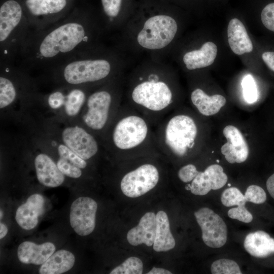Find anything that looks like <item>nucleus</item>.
<instances>
[{"instance_id":"obj_1","label":"nucleus","mask_w":274,"mask_h":274,"mask_svg":"<svg viewBox=\"0 0 274 274\" xmlns=\"http://www.w3.org/2000/svg\"><path fill=\"white\" fill-rule=\"evenodd\" d=\"M89 39L88 26L79 16L30 31L19 54L21 64L51 69L84 53Z\"/></svg>"},{"instance_id":"obj_2","label":"nucleus","mask_w":274,"mask_h":274,"mask_svg":"<svg viewBox=\"0 0 274 274\" xmlns=\"http://www.w3.org/2000/svg\"><path fill=\"white\" fill-rule=\"evenodd\" d=\"M106 148L124 158L159 155L154 127L149 121L128 104L121 105L102 135Z\"/></svg>"},{"instance_id":"obj_3","label":"nucleus","mask_w":274,"mask_h":274,"mask_svg":"<svg viewBox=\"0 0 274 274\" xmlns=\"http://www.w3.org/2000/svg\"><path fill=\"white\" fill-rule=\"evenodd\" d=\"M154 132L162 156L183 158L194 149L198 130L191 116L178 113L168 114L154 127Z\"/></svg>"},{"instance_id":"obj_4","label":"nucleus","mask_w":274,"mask_h":274,"mask_svg":"<svg viewBox=\"0 0 274 274\" xmlns=\"http://www.w3.org/2000/svg\"><path fill=\"white\" fill-rule=\"evenodd\" d=\"M139 79L140 82L133 88L127 104L145 117L154 127L170 113L173 94L168 85L156 74H150L147 80L140 77Z\"/></svg>"},{"instance_id":"obj_5","label":"nucleus","mask_w":274,"mask_h":274,"mask_svg":"<svg viewBox=\"0 0 274 274\" xmlns=\"http://www.w3.org/2000/svg\"><path fill=\"white\" fill-rule=\"evenodd\" d=\"M29 32L20 4L15 0L4 2L0 8L1 61L12 62L19 55Z\"/></svg>"},{"instance_id":"obj_6","label":"nucleus","mask_w":274,"mask_h":274,"mask_svg":"<svg viewBox=\"0 0 274 274\" xmlns=\"http://www.w3.org/2000/svg\"><path fill=\"white\" fill-rule=\"evenodd\" d=\"M51 69L64 83L80 86L105 80L112 66L106 59L85 58L83 53Z\"/></svg>"},{"instance_id":"obj_7","label":"nucleus","mask_w":274,"mask_h":274,"mask_svg":"<svg viewBox=\"0 0 274 274\" xmlns=\"http://www.w3.org/2000/svg\"><path fill=\"white\" fill-rule=\"evenodd\" d=\"M121 106L119 102L114 100L112 93L109 91H96L87 99L83 122L90 130L102 135Z\"/></svg>"},{"instance_id":"obj_8","label":"nucleus","mask_w":274,"mask_h":274,"mask_svg":"<svg viewBox=\"0 0 274 274\" xmlns=\"http://www.w3.org/2000/svg\"><path fill=\"white\" fill-rule=\"evenodd\" d=\"M177 28V22L172 17L164 15L154 16L145 22L138 35L137 40L145 48L161 49L172 42Z\"/></svg>"},{"instance_id":"obj_9","label":"nucleus","mask_w":274,"mask_h":274,"mask_svg":"<svg viewBox=\"0 0 274 274\" xmlns=\"http://www.w3.org/2000/svg\"><path fill=\"white\" fill-rule=\"evenodd\" d=\"M160 179L157 167L145 162L124 175L120 181L123 193L131 198L140 196L153 189Z\"/></svg>"},{"instance_id":"obj_10","label":"nucleus","mask_w":274,"mask_h":274,"mask_svg":"<svg viewBox=\"0 0 274 274\" xmlns=\"http://www.w3.org/2000/svg\"><path fill=\"white\" fill-rule=\"evenodd\" d=\"M67 2V0H26L30 30H41L60 20L56 15L64 10Z\"/></svg>"},{"instance_id":"obj_11","label":"nucleus","mask_w":274,"mask_h":274,"mask_svg":"<svg viewBox=\"0 0 274 274\" xmlns=\"http://www.w3.org/2000/svg\"><path fill=\"white\" fill-rule=\"evenodd\" d=\"M202 231V239L208 247L219 248L227 239V227L222 218L212 210L203 207L194 213Z\"/></svg>"},{"instance_id":"obj_12","label":"nucleus","mask_w":274,"mask_h":274,"mask_svg":"<svg viewBox=\"0 0 274 274\" xmlns=\"http://www.w3.org/2000/svg\"><path fill=\"white\" fill-rule=\"evenodd\" d=\"M61 138L63 144L86 160L94 157L100 150V145L96 138L78 126L64 128Z\"/></svg>"},{"instance_id":"obj_13","label":"nucleus","mask_w":274,"mask_h":274,"mask_svg":"<svg viewBox=\"0 0 274 274\" xmlns=\"http://www.w3.org/2000/svg\"><path fill=\"white\" fill-rule=\"evenodd\" d=\"M96 202L91 198L80 197L71 204L70 224L75 232L81 236L91 233L95 226Z\"/></svg>"},{"instance_id":"obj_14","label":"nucleus","mask_w":274,"mask_h":274,"mask_svg":"<svg viewBox=\"0 0 274 274\" xmlns=\"http://www.w3.org/2000/svg\"><path fill=\"white\" fill-rule=\"evenodd\" d=\"M223 133L227 142L221 147V151L225 159L231 164L245 161L249 155V148L239 130L229 125L224 127Z\"/></svg>"},{"instance_id":"obj_15","label":"nucleus","mask_w":274,"mask_h":274,"mask_svg":"<svg viewBox=\"0 0 274 274\" xmlns=\"http://www.w3.org/2000/svg\"><path fill=\"white\" fill-rule=\"evenodd\" d=\"M45 199L39 194L30 195L25 203L20 206L16 212L15 219L23 229L31 230L37 225L39 217L44 209Z\"/></svg>"},{"instance_id":"obj_16","label":"nucleus","mask_w":274,"mask_h":274,"mask_svg":"<svg viewBox=\"0 0 274 274\" xmlns=\"http://www.w3.org/2000/svg\"><path fill=\"white\" fill-rule=\"evenodd\" d=\"M35 166L39 182L48 187H57L64 182V175L48 155L40 153L35 159Z\"/></svg>"},{"instance_id":"obj_17","label":"nucleus","mask_w":274,"mask_h":274,"mask_svg":"<svg viewBox=\"0 0 274 274\" xmlns=\"http://www.w3.org/2000/svg\"><path fill=\"white\" fill-rule=\"evenodd\" d=\"M156 230V215L152 212H147L141 218L138 225L128 231L127 239L132 246L144 244L150 247L154 244Z\"/></svg>"},{"instance_id":"obj_18","label":"nucleus","mask_w":274,"mask_h":274,"mask_svg":"<svg viewBox=\"0 0 274 274\" xmlns=\"http://www.w3.org/2000/svg\"><path fill=\"white\" fill-rule=\"evenodd\" d=\"M55 249V245L51 242L37 245L31 242L25 241L19 246L17 256L23 263L41 265L54 253Z\"/></svg>"},{"instance_id":"obj_19","label":"nucleus","mask_w":274,"mask_h":274,"mask_svg":"<svg viewBox=\"0 0 274 274\" xmlns=\"http://www.w3.org/2000/svg\"><path fill=\"white\" fill-rule=\"evenodd\" d=\"M227 37L231 50L237 55L250 53L253 50L252 41L243 23L237 18L231 19L227 27Z\"/></svg>"},{"instance_id":"obj_20","label":"nucleus","mask_w":274,"mask_h":274,"mask_svg":"<svg viewBox=\"0 0 274 274\" xmlns=\"http://www.w3.org/2000/svg\"><path fill=\"white\" fill-rule=\"evenodd\" d=\"M244 246L248 253L257 258H265L274 254V238L263 231L247 234Z\"/></svg>"},{"instance_id":"obj_21","label":"nucleus","mask_w":274,"mask_h":274,"mask_svg":"<svg viewBox=\"0 0 274 274\" xmlns=\"http://www.w3.org/2000/svg\"><path fill=\"white\" fill-rule=\"evenodd\" d=\"M217 51V46L213 42H208L200 49L186 53L183 56V61L189 70L206 67L213 64Z\"/></svg>"},{"instance_id":"obj_22","label":"nucleus","mask_w":274,"mask_h":274,"mask_svg":"<svg viewBox=\"0 0 274 274\" xmlns=\"http://www.w3.org/2000/svg\"><path fill=\"white\" fill-rule=\"evenodd\" d=\"M193 106L204 116H212L218 113L226 104V98L220 94L208 95L202 90L196 88L190 96Z\"/></svg>"},{"instance_id":"obj_23","label":"nucleus","mask_w":274,"mask_h":274,"mask_svg":"<svg viewBox=\"0 0 274 274\" xmlns=\"http://www.w3.org/2000/svg\"><path fill=\"white\" fill-rule=\"evenodd\" d=\"M74 254L65 250L54 252L42 264L39 269L40 274H60L70 270L74 266Z\"/></svg>"},{"instance_id":"obj_24","label":"nucleus","mask_w":274,"mask_h":274,"mask_svg":"<svg viewBox=\"0 0 274 274\" xmlns=\"http://www.w3.org/2000/svg\"><path fill=\"white\" fill-rule=\"evenodd\" d=\"M156 216V230L153 248L156 252L167 251L173 249L176 242L170 230L168 216L162 211L158 212Z\"/></svg>"},{"instance_id":"obj_25","label":"nucleus","mask_w":274,"mask_h":274,"mask_svg":"<svg viewBox=\"0 0 274 274\" xmlns=\"http://www.w3.org/2000/svg\"><path fill=\"white\" fill-rule=\"evenodd\" d=\"M86 99L83 90L79 88L72 89L66 95L64 102L66 114L70 117L76 116L80 111Z\"/></svg>"},{"instance_id":"obj_26","label":"nucleus","mask_w":274,"mask_h":274,"mask_svg":"<svg viewBox=\"0 0 274 274\" xmlns=\"http://www.w3.org/2000/svg\"><path fill=\"white\" fill-rule=\"evenodd\" d=\"M17 95L15 83L6 74H1L0 77V108L1 109L11 105Z\"/></svg>"},{"instance_id":"obj_27","label":"nucleus","mask_w":274,"mask_h":274,"mask_svg":"<svg viewBox=\"0 0 274 274\" xmlns=\"http://www.w3.org/2000/svg\"><path fill=\"white\" fill-rule=\"evenodd\" d=\"M143 263L142 260L136 257H130L126 259L120 265L114 268L110 274H142Z\"/></svg>"},{"instance_id":"obj_28","label":"nucleus","mask_w":274,"mask_h":274,"mask_svg":"<svg viewBox=\"0 0 274 274\" xmlns=\"http://www.w3.org/2000/svg\"><path fill=\"white\" fill-rule=\"evenodd\" d=\"M204 172L208 176L212 185V190H218L223 187L228 180L227 176L223 167L219 164L209 166Z\"/></svg>"},{"instance_id":"obj_29","label":"nucleus","mask_w":274,"mask_h":274,"mask_svg":"<svg viewBox=\"0 0 274 274\" xmlns=\"http://www.w3.org/2000/svg\"><path fill=\"white\" fill-rule=\"evenodd\" d=\"M211 271L213 274H241L237 263L228 259H220L215 261L211 265Z\"/></svg>"},{"instance_id":"obj_30","label":"nucleus","mask_w":274,"mask_h":274,"mask_svg":"<svg viewBox=\"0 0 274 274\" xmlns=\"http://www.w3.org/2000/svg\"><path fill=\"white\" fill-rule=\"evenodd\" d=\"M190 184V191L194 195H204L212 190L209 178L204 171H198Z\"/></svg>"},{"instance_id":"obj_31","label":"nucleus","mask_w":274,"mask_h":274,"mask_svg":"<svg viewBox=\"0 0 274 274\" xmlns=\"http://www.w3.org/2000/svg\"><path fill=\"white\" fill-rule=\"evenodd\" d=\"M222 204L227 207L245 205L247 200L245 195L237 188L232 187L225 190L221 197Z\"/></svg>"},{"instance_id":"obj_32","label":"nucleus","mask_w":274,"mask_h":274,"mask_svg":"<svg viewBox=\"0 0 274 274\" xmlns=\"http://www.w3.org/2000/svg\"><path fill=\"white\" fill-rule=\"evenodd\" d=\"M243 95L245 100L249 104L256 101L258 91L255 81L251 75L245 76L242 82Z\"/></svg>"},{"instance_id":"obj_33","label":"nucleus","mask_w":274,"mask_h":274,"mask_svg":"<svg viewBox=\"0 0 274 274\" xmlns=\"http://www.w3.org/2000/svg\"><path fill=\"white\" fill-rule=\"evenodd\" d=\"M57 151L59 157L68 161L81 169L86 168L87 165L86 160L80 157L64 144L58 145Z\"/></svg>"},{"instance_id":"obj_34","label":"nucleus","mask_w":274,"mask_h":274,"mask_svg":"<svg viewBox=\"0 0 274 274\" xmlns=\"http://www.w3.org/2000/svg\"><path fill=\"white\" fill-rule=\"evenodd\" d=\"M244 195L247 201L255 204L263 203L266 199L265 191L261 187L255 185L249 186Z\"/></svg>"},{"instance_id":"obj_35","label":"nucleus","mask_w":274,"mask_h":274,"mask_svg":"<svg viewBox=\"0 0 274 274\" xmlns=\"http://www.w3.org/2000/svg\"><path fill=\"white\" fill-rule=\"evenodd\" d=\"M56 164L60 171L64 176L73 178H78L82 175V172L80 168L62 158H59Z\"/></svg>"},{"instance_id":"obj_36","label":"nucleus","mask_w":274,"mask_h":274,"mask_svg":"<svg viewBox=\"0 0 274 274\" xmlns=\"http://www.w3.org/2000/svg\"><path fill=\"white\" fill-rule=\"evenodd\" d=\"M228 217L244 223H250L253 220L252 214L246 209L245 205L238 206L231 208L227 212Z\"/></svg>"},{"instance_id":"obj_37","label":"nucleus","mask_w":274,"mask_h":274,"mask_svg":"<svg viewBox=\"0 0 274 274\" xmlns=\"http://www.w3.org/2000/svg\"><path fill=\"white\" fill-rule=\"evenodd\" d=\"M261 19L264 26L274 32V3L267 5L262 10Z\"/></svg>"},{"instance_id":"obj_38","label":"nucleus","mask_w":274,"mask_h":274,"mask_svg":"<svg viewBox=\"0 0 274 274\" xmlns=\"http://www.w3.org/2000/svg\"><path fill=\"white\" fill-rule=\"evenodd\" d=\"M198 173L196 166L188 164L181 167L178 172L179 179L183 183H189L196 177Z\"/></svg>"},{"instance_id":"obj_39","label":"nucleus","mask_w":274,"mask_h":274,"mask_svg":"<svg viewBox=\"0 0 274 274\" xmlns=\"http://www.w3.org/2000/svg\"><path fill=\"white\" fill-rule=\"evenodd\" d=\"M121 1L122 0H101L104 12L111 19L116 17L118 15Z\"/></svg>"},{"instance_id":"obj_40","label":"nucleus","mask_w":274,"mask_h":274,"mask_svg":"<svg viewBox=\"0 0 274 274\" xmlns=\"http://www.w3.org/2000/svg\"><path fill=\"white\" fill-rule=\"evenodd\" d=\"M65 95L60 91L51 93L48 97V104L53 109H58L64 105Z\"/></svg>"},{"instance_id":"obj_41","label":"nucleus","mask_w":274,"mask_h":274,"mask_svg":"<svg viewBox=\"0 0 274 274\" xmlns=\"http://www.w3.org/2000/svg\"><path fill=\"white\" fill-rule=\"evenodd\" d=\"M262 58L267 66L274 72V52H265L262 54Z\"/></svg>"},{"instance_id":"obj_42","label":"nucleus","mask_w":274,"mask_h":274,"mask_svg":"<svg viewBox=\"0 0 274 274\" xmlns=\"http://www.w3.org/2000/svg\"><path fill=\"white\" fill-rule=\"evenodd\" d=\"M266 188L270 196L274 199V174L267 180Z\"/></svg>"},{"instance_id":"obj_43","label":"nucleus","mask_w":274,"mask_h":274,"mask_svg":"<svg viewBox=\"0 0 274 274\" xmlns=\"http://www.w3.org/2000/svg\"><path fill=\"white\" fill-rule=\"evenodd\" d=\"M147 274H172V273L164 268L153 267Z\"/></svg>"},{"instance_id":"obj_44","label":"nucleus","mask_w":274,"mask_h":274,"mask_svg":"<svg viewBox=\"0 0 274 274\" xmlns=\"http://www.w3.org/2000/svg\"><path fill=\"white\" fill-rule=\"evenodd\" d=\"M8 233V228L7 226L3 223H0V238H4Z\"/></svg>"},{"instance_id":"obj_45","label":"nucleus","mask_w":274,"mask_h":274,"mask_svg":"<svg viewBox=\"0 0 274 274\" xmlns=\"http://www.w3.org/2000/svg\"><path fill=\"white\" fill-rule=\"evenodd\" d=\"M185 189L186 190L190 191L191 189V184L190 183H187V184L185 186Z\"/></svg>"},{"instance_id":"obj_46","label":"nucleus","mask_w":274,"mask_h":274,"mask_svg":"<svg viewBox=\"0 0 274 274\" xmlns=\"http://www.w3.org/2000/svg\"><path fill=\"white\" fill-rule=\"evenodd\" d=\"M3 216V211H2V210H1V211H0L1 219L2 218Z\"/></svg>"},{"instance_id":"obj_47","label":"nucleus","mask_w":274,"mask_h":274,"mask_svg":"<svg viewBox=\"0 0 274 274\" xmlns=\"http://www.w3.org/2000/svg\"><path fill=\"white\" fill-rule=\"evenodd\" d=\"M228 186L229 187H231V184H228Z\"/></svg>"},{"instance_id":"obj_48","label":"nucleus","mask_w":274,"mask_h":274,"mask_svg":"<svg viewBox=\"0 0 274 274\" xmlns=\"http://www.w3.org/2000/svg\"><path fill=\"white\" fill-rule=\"evenodd\" d=\"M217 162H219V160H217Z\"/></svg>"}]
</instances>
